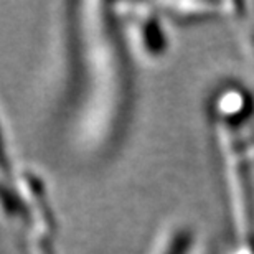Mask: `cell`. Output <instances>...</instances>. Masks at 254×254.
I'll use <instances>...</instances> for the list:
<instances>
[{
    "label": "cell",
    "instance_id": "6da1fadb",
    "mask_svg": "<svg viewBox=\"0 0 254 254\" xmlns=\"http://www.w3.org/2000/svg\"><path fill=\"white\" fill-rule=\"evenodd\" d=\"M0 167L8 170V154H7V142H5L2 123H0Z\"/></svg>",
    "mask_w": 254,
    "mask_h": 254
}]
</instances>
